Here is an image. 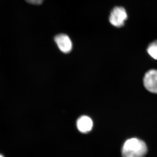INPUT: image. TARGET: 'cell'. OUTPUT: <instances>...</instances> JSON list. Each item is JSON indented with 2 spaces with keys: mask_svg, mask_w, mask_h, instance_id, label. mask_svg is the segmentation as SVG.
I'll return each mask as SVG.
<instances>
[{
  "mask_svg": "<svg viewBox=\"0 0 157 157\" xmlns=\"http://www.w3.org/2000/svg\"><path fill=\"white\" fill-rule=\"evenodd\" d=\"M146 144L137 138L128 139L124 143L122 149L123 157H144L147 152Z\"/></svg>",
  "mask_w": 157,
  "mask_h": 157,
  "instance_id": "6da1fadb",
  "label": "cell"
},
{
  "mask_svg": "<svg viewBox=\"0 0 157 157\" xmlns=\"http://www.w3.org/2000/svg\"><path fill=\"white\" fill-rule=\"evenodd\" d=\"M128 18V14L124 8L122 7H116L110 13L109 21L112 25L116 27L120 28L124 25Z\"/></svg>",
  "mask_w": 157,
  "mask_h": 157,
  "instance_id": "7a4b0ae2",
  "label": "cell"
},
{
  "mask_svg": "<svg viewBox=\"0 0 157 157\" xmlns=\"http://www.w3.org/2000/svg\"><path fill=\"white\" fill-rule=\"evenodd\" d=\"M144 84L149 91L157 94V70H149L145 74Z\"/></svg>",
  "mask_w": 157,
  "mask_h": 157,
  "instance_id": "3957f363",
  "label": "cell"
},
{
  "mask_svg": "<svg viewBox=\"0 0 157 157\" xmlns=\"http://www.w3.org/2000/svg\"><path fill=\"white\" fill-rule=\"evenodd\" d=\"M55 41L58 47L62 52L68 53L72 49V41L67 35L64 34H60L55 37Z\"/></svg>",
  "mask_w": 157,
  "mask_h": 157,
  "instance_id": "277c9868",
  "label": "cell"
},
{
  "mask_svg": "<svg viewBox=\"0 0 157 157\" xmlns=\"http://www.w3.org/2000/svg\"><path fill=\"white\" fill-rule=\"evenodd\" d=\"M93 126V121L86 116H82L77 121V127L78 131L82 133L90 132Z\"/></svg>",
  "mask_w": 157,
  "mask_h": 157,
  "instance_id": "5b68a950",
  "label": "cell"
},
{
  "mask_svg": "<svg viewBox=\"0 0 157 157\" xmlns=\"http://www.w3.org/2000/svg\"><path fill=\"white\" fill-rule=\"evenodd\" d=\"M147 51L151 56L157 59V41L153 42L149 45Z\"/></svg>",
  "mask_w": 157,
  "mask_h": 157,
  "instance_id": "8992f818",
  "label": "cell"
},
{
  "mask_svg": "<svg viewBox=\"0 0 157 157\" xmlns=\"http://www.w3.org/2000/svg\"><path fill=\"white\" fill-rule=\"evenodd\" d=\"M25 1L29 4L35 5H39L42 4L43 0H25Z\"/></svg>",
  "mask_w": 157,
  "mask_h": 157,
  "instance_id": "52a82bcc",
  "label": "cell"
},
{
  "mask_svg": "<svg viewBox=\"0 0 157 157\" xmlns=\"http://www.w3.org/2000/svg\"><path fill=\"white\" fill-rule=\"evenodd\" d=\"M0 157H4V156L3 155H2L0 154Z\"/></svg>",
  "mask_w": 157,
  "mask_h": 157,
  "instance_id": "ba28073f",
  "label": "cell"
}]
</instances>
